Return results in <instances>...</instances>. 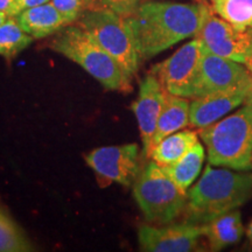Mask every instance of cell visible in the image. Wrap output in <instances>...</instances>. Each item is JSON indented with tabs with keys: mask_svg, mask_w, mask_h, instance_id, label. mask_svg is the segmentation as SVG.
<instances>
[{
	"mask_svg": "<svg viewBox=\"0 0 252 252\" xmlns=\"http://www.w3.org/2000/svg\"><path fill=\"white\" fill-rule=\"evenodd\" d=\"M210 6L147 1L126 17L141 60H149L188 37L196 36Z\"/></svg>",
	"mask_w": 252,
	"mask_h": 252,
	"instance_id": "1",
	"label": "cell"
},
{
	"mask_svg": "<svg viewBox=\"0 0 252 252\" xmlns=\"http://www.w3.org/2000/svg\"><path fill=\"white\" fill-rule=\"evenodd\" d=\"M252 197L251 173H235L208 165L202 176L187 191L186 220L202 224L238 209Z\"/></svg>",
	"mask_w": 252,
	"mask_h": 252,
	"instance_id": "2",
	"label": "cell"
},
{
	"mask_svg": "<svg viewBox=\"0 0 252 252\" xmlns=\"http://www.w3.org/2000/svg\"><path fill=\"white\" fill-rule=\"evenodd\" d=\"M198 134L207 147L212 166L235 171L252 169V94L243 106L228 117L200 128Z\"/></svg>",
	"mask_w": 252,
	"mask_h": 252,
	"instance_id": "3",
	"label": "cell"
},
{
	"mask_svg": "<svg viewBox=\"0 0 252 252\" xmlns=\"http://www.w3.org/2000/svg\"><path fill=\"white\" fill-rule=\"evenodd\" d=\"M50 47L54 52L77 63L106 89H130L132 77L80 25L63 27Z\"/></svg>",
	"mask_w": 252,
	"mask_h": 252,
	"instance_id": "4",
	"label": "cell"
},
{
	"mask_svg": "<svg viewBox=\"0 0 252 252\" xmlns=\"http://www.w3.org/2000/svg\"><path fill=\"white\" fill-rule=\"evenodd\" d=\"M133 197L146 222L154 225L172 223L184 214L187 204V191L153 160L141 169L134 181Z\"/></svg>",
	"mask_w": 252,
	"mask_h": 252,
	"instance_id": "5",
	"label": "cell"
},
{
	"mask_svg": "<svg viewBox=\"0 0 252 252\" xmlns=\"http://www.w3.org/2000/svg\"><path fill=\"white\" fill-rule=\"evenodd\" d=\"M78 25L89 32L131 77L137 74L143 60L126 17L102 6L84 11Z\"/></svg>",
	"mask_w": 252,
	"mask_h": 252,
	"instance_id": "6",
	"label": "cell"
},
{
	"mask_svg": "<svg viewBox=\"0 0 252 252\" xmlns=\"http://www.w3.org/2000/svg\"><path fill=\"white\" fill-rule=\"evenodd\" d=\"M213 7L208 9L206 17L196 34L203 46L214 54L232 60L252 69V27L241 30L217 18Z\"/></svg>",
	"mask_w": 252,
	"mask_h": 252,
	"instance_id": "7",
	"label": "cell"
},
{
	"mask_svg": "<svg viewBox=\"0 0 252 252\" xmlns=\"http://www.w3.org/2000/svg\"><path fill=\"white\" fill-rule=\"evenodd\" d=\"M202 54L203 43L195 37L165 61L153 65L151 72L156 75L167 93L193 98Z\"/></svg>",
	"mask_w": 252,
	"mask_h": 252,
	"instance_id": "8",
	"label": "cell"
},
{
	"mask_svg": "<svg viewBox=\"0 0 252 252\" xmlns=\"http://www.w3.org/2000/svg\"><path fill=\"white\" fill-rule=\"evenodd\" d=\"M252 87V76L242 63L214 54L203 46L193 98L222 91H235Z\"/></svg>",
	"mask_w": 252,
	"mask_h": 252,
	"instance_id": "9",
	"label": "cell"
},
{
	"mask_svg": "<svg viewBox=\"0 0 252 252\" xmlns=\"http://www.w3.org/2000/svg\"><path fill=\"white\" fill-rule=\"evenodd\" d=\"M86 162L102 182H116L125 187L133 185L143 169L137 144L98 147L87 154Z\"/></svg>",
	"mask_w": 252,
	"mask_h": 252,
	"instance_id": "10",
	"label": "cell"
},
{
	"mask_svg": "<svg viewBox=\"0 0 252 252\" xmlns=\"http://www.w3.org/2000/svg\"><path fill=\"white\" fill-rule=\"evenodd\" d=\"M201 237V225L188 220L163 225L146 223L138 229L140 250L146 252L195 251L200 245Z\"/></svg>",
	"mask_w": 252,
	"mask_h": 252,
	"instance_id": "11",
	"label": "cell"
},
{
	"mask_svg": "<svg viewBox=\"0 0 252 252\" xmlns=\"http://www.w3.org/2000/svg\"><path fill=\"white\" fill-rule=\"evenodd\" d=\"M165 94L166 91L158 77L150 71L140 81L138 98L131 105L139 125L143 154L147 158L152 150L153 135L165 102Z\"/></svg>",
	"mask_w": 252,
	"mask_h": 252,
	"instance_id": "12",
	"label": "cell"
},
{
	"mask_svg": "<svg viewBox=\"0 0 252 252\" xmlns=\"http://www.w3.org/2000/svg\"><path fill=\"white\" fill-rule=\"evenodd\" d=\"M251 89L222 91L194 98L189 106V125L204 128L242 105Z\"/></svg>",
	"mask_w": 252,
	"mask_h": 252,
	"instance_id": "13",
	"label": "cell"
},
{
	"mask_svg": "<svg viewBox=\"0 0 252 252\" xmlns=\"http://www.w3.org/2000/svg\"><path fill=\"white\" fill-rule=\"evenodd\" d=\"M15 19L21 28L33 39H43L68 26L67 21L52 2L25 9Z\"/></svg>",
	"mask_w": 252,
	"mask_h": 252,
	"instance_id": "14",
	"label": "cell"
},
{
	"mask_svg": "<svg viewBox=\"0 0 252 252\" xmlns=\"http://www.w3.org/2000/svg\"><path fill=\"white\" fill-rule=\"evenodd\" d=\"M200 225L202 237L207 239L212 251H220L228 245L237 243L244 232L241 213L237 209L217 216Z\"/></svg>",
	"mask_w": 252,
	"mask_h": 252,
	"instance_id": "15",
	"label": "cell"
},
{
	"mask_svg": "<svg viewBox=\"0 0 252 252\" xmlns=\"http://www.w3.org/2000/svg\"><path fill=\"white\" fill-rule=\"evenodd\" d=\"M189 106L190 103L187 98L175 96L166 91L165 102L158 121L157 130L153 135L152 149L167 135L178 132L185 126L189 125Z\"/></svg>",
	"mask_w": 252,
	"mask_h": 252,
	"instance_id": "16",
	"label": "cell"
},
{
	"mask_svg": "<svg viewBox=\"0 0 252 252\" xmlns=\"http://www.w3.org/2000/svg\"><path fill=\"white\" fill-rule=\"evenodd\" d=\"M198 141L195 131L184 130L167 135L151 150L150 157L160 166H168L178 161Z\"/></svg>",
	"mask_w": 252,
	"mask_h": 252,
	"instance_id": "17",
	"label": "cell"
},
{
	"mask_svg": "<svg viewBox=\"0 0 252 252\" xmlns=\"http://www.w3.org/2000/svg\"><path fill=\"white\" fill-rule=\"evenodd\" d=\"M203 161L204 149L202 144L197 141L178 161L172 165L162 166V168L182 190L188 191V188L200 174Z\"/></svg>",
	"mask_w": 252,
	"mask_h": 252,
	"instance_id": "18",
	"label": "cell"
},
{
	"mask_svg": "<svg viewBox=\"0 0 252 252\" xmlns=\"http://www.w3.org/2000/svg\"><path fill=\"white\" fill-rule=\"evenodd\" d=\"M34 247L4 208L0 207V252H30Z\"/></svg>",
	"mask_w": 252,
	"mask_h": 252,
	"instance_id": "19",
	"label": "cell"
},
{
	"mask_svg": "<svg viewBox=\"0 0 252 252\" xmlns=\"http://www.w3.org/2000/svg\"><path fill=\"white\" fill-rule=\"evenodd\" d=\"M33 40L21 28L15 17H9L0 26V55L8 60L13 59L26 49Z\"/></svg>",
	"mask_w": 252,
	"mask_h": 252,
	"instance_id": "20",
	"label": "cell"
},
{
	"mask_svg": "<svg viewBox=\"0 0 252 252\" xmlns=\"http://www.w3.org/2000/svg\"><path fill=\"white\" fill-rule=\"evenodd\" d=\"M213 9L234 27H252V0H215Z\"/></svg>",
	"mask_w": 252,
	"mask_h": 252,
	"instance_id": "21",
	"label": "cell"
},
{
	"mask_svg": "<svg viewBox=\"0 0 252 252\" xmlns=\"http://www.w3.org/2000/svg\"><path fill=\"white\" fill-rule=\"evenodd\" d=\"M50 2L54 5L68 25L75 23L81 18L87 5L83 0H50Z\"/></svg>",
	"mask_w": 252,
	"mask_h": 252,
	"instance_id": "22",
	"label": "cell"
},
{
	"mask_svg": "<svg viewBox=\"0 0 252 252\" xmlns=\"http://www.w3.org/2000/svg\"><path fill=\"white\" fill-rule=\"evenodd\" d=\"M141 5V0H100V6L112 9L123 17H130Z\"/></svg>",
	"mask_w": 252,
	"mask_h": 252,
	"instance_id": "23",
	"label": "cell"
},
{
	"mask_svg": "<svg viewBox=\"0 0 252 252\" xmlns=\"http://www.w3.org/2000/svg\"><path fill=\"white\" fill-rule=\"evenodd\" d=\"M50 0H18L17 1V6H15V12H14V17H17L18 14H20L21 12L25 11V9L31 8V7H35V6L39 5H43L49 2Z\"/></svg>",
	"mask_w": 252,
	"mask_h": 252,
	"instance_id": "24",
	"label": "cell"
},
{
	"mask_svg": "<svg viewBox=\"0 0 252 252\" xmlns=\"http://www.w3.org/2000/svg\"><path fill=\"white\" fill-rule=\"evenodd\" d=\"M17 1L18 0H0V12H4L8 17H14Z\"/></svg>",
	"mask_w": 252,
	"mask_h": 252,
	"instance_id": "25",
	"label": "cell"
},
{
	"mask_svg": "<svg viewBox=\"0 0 252 252\" xmlns=\"http://www.w3.org/2000/svg\"><path fill=\"white\" fill-rule=\"evenodd\" d=\"M8 18H9L8 15L6 14V13H4V12H0V26H1V25L4 24Z\"/></svg>",
	"mask_w": 252,
	"mask_h": 252,
	"instance_id": "26",
	"label": "cell"
},
{
	"mask_svg": "<svg viewBox=\"0 0 252 252\" xmlns=\"http://www.w3.org/2000/svg\"><path fill=\"white\" fill-rule=\"evenodd\" d=\"M247 235H248V238L250 239V242L252 243V220H251V223H250V224H249V226H248Z\"/></svg>",
	"mask_w": 252,
	"mask_h": 252,
	"instance_id": "27",
	"label": "cell"
},
{
	"mask_svg": "<svg viewBox=\"0 0 252 252\" xmlns=\"http://www.w3.org/2000/svg\"><path fill=\"white\" fill-rule=\"evenodd\" d=\"M84 2H86V4H89V2H91V0H83Z\"/></svg>",
	"mask_w": 252,
	"mask_h": 252,
	"instance_id": "28",
	"label": "cell"
},
{
	"mask_svg": "<svg viewBox=\"0 0 252 252\" xmlns=\"http://www.w3.org/2000/svg\"><path fill=\"white\" fill-rule=\"evenodd\" d=\"M250 72H251V76H252V69L250 70ZM250 91H251V94H252V87H251V90Z\"/></svg>",
	"mask_w": 252,
	"mask_h": 252,
	"instance_id": "29",
	"label": "cell"
},
{
	"mask_svg": "<svg viewBox=\"0 0 252 252\" xmlns=\"http://www.w3.org/2000/svg\"><path fill=\"white\" fill-rule=\"evenodd\" d=\"M210 1H212V2H213V1H215V0H210Z\"/></svg>",
	"mask_w": 252,
	"mask_h": 252,
	"instance_id": "30",
	"label": "cell"
}]
</instances>
